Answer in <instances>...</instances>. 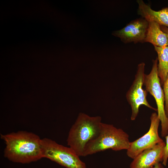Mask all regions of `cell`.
I'll return each instance as SVG.
<instances>
[{"label": "cell", "instance_id": "cell-1", "mask_svg": "<svg viewBox=\"0 0 168 168\" xmlns=\"http://www.w3.org/2000/svg\"><path fill=\"white\" fill-rule=\"evenodd\" d=\"M0 135L5 144L4 156L9 161L24 164L43 158L42 139L36 134L20 131Z\"/></svg>", "mask_w": 168, "mask_h": 168}, {"label": "cell", "instance_id": "cell-2", "mask_svg": "<svg viewBox=\"0 0 168 168\" xmlns=\"http://www.w3.org/2000/svg\"><path fill=\"white\" fill-rule=\"evenodd\" d=\"M101 118L90 116L80 113L71 127L67 139V145L79 156H83L87 143L98 134L100 129Z\"/></svg>", "mask_w": 168, "mask_h": 168}, {"label": "cell", "instance_id": "cell-3", "mask_svg": "<svg viewBox=\"0 0 168 168\" xmlns=\"http://www.w3.org/2000/svg\"><path fill=\"white\" fill-rule=\"evenodd\" d=\"M130 143L128 135L123 129L102 123L98 134L86 145L83 156L108 149L116 151L127 150Z\"/></svg>", "mask_w": 168, "mask_h": 168}, {"label": "cell", "instance_id": "cell-4", "mask_svg": "<svg viewBox=\"0 0 168 168\" xmlns=\"http://www.w3.org/2000/svg\"><path fill=\"white\" fill-rule=\"evenodd\" d=\"M43 157L66 168H86V164L70 147L57 143L51 139H42Z\"/></svg>", "mask_w": 168, "mask_h": 168}, {"label": "cell", "instance_id": "cell-5", "mask_svg": "<svg viewBox=\"0 0 168 168\" xmlns=\"http://www.w3.org/2000/svg\"><path fill=\"white\" fill-rule=\"evenodd\" d=\"M152 65L150 72L145 74L144 85L146 90L153 96L156 104L157 112L161 126V135L165 137L168 133V117L165 110V97L158 73L157 57L152 61Z\"/></svg>", "mask_w": 168, "mask_h": 168}, {"label": "cell", "instance_id": "cell-6", "mask_svg": "<svg viewBox=\"0 0 168 168\" xmlns=\"http://www.w3.org/2000/svg\"><path fill=\"white\" fill-rule=\"evenodd\" d=\"M145 64L142 62L138 64L133 82L128 91L126 97L131 109V120H134L137 117L140 106L144 105L157 111V109L151 106L147 100V92L142 86L145 75Z\"/></svg>", "mask_w": 168, "mask_h": 168}, {"label": "cell", "instance_id": "cell-7", "mask_svg": "<svg viewBox=\"0 0 168 168\" xmlns=\"http://www.w3.org/2000/svg\"><path fill=\"white\" fill-rule=\"evenodd\" d=\"M150 119V126L147 132L139 138L130 142L129 147L127 150V155L133 159L143 151L163 141L158 133L161 122L157 113H152Z\"/></svg>", "mask_w": 168, "mask_h": 168}, {"label": "cell", "instance_id": "cell-8", "mask_svg": "<svg viewBox=\"0 0 168 168\" xmlns=\"http://www.w3.org/2000/svg\"><path fill=\"white\" fill-rule=\"evenodd\" d=\"M148 22L141 17L131 21L122 29L113 31L112 34L119 38L125 44L145 42Z\"/></svg>", "mask_w": 168, "mask_h": 168}, {"label": "cell", "instance_id": "cell-9", "mask_svg": "<svg viewBox=\"0 0 168 168\" xmlns=\"http://www.w3.org/2000/svg\"><path fill=\"white\" fill-rule=\"evenodd\" d=\"M165 142H160L153 147L143 151L133 159L130 168H153L162 162Z\"/></svg>", "mask_w": 168, "mask_h": 168}, {"label": "cell", "instance_id": "cell-10", "mask_svg": "<svg viewBox=\"0 0 168 168\" xmlns=\"http://www.w3.org/2000/svg\"><path fill=\"white\" fill-rule=\"evenodd\" d=\"M138 5V13L148 21H153L160 26L168 27V7L156 11L142 0H137Z\"/></svg>", "mask_w": 168, "mask_h": 168}, {"label": "cell", "instance_id": "cell-11", "mask_svg": "<svg viewBox=\"0 0 168 168\" xmlns=\"http://www.w3.org/2000/svg\"><path fill=\"white\" fill-rule=\"evenodd\" d=\"M148 22V26L145 42L150 43L154 46H168V35L161 30L160 25L153 21Z\"/></svg>", "mask_w": 168, "mask_h": 168}, {"label": "cell", "instance_id": "cell-12", "mask_svg": "<svg viewBox=\"0 0 168 168\" xmlns=\"http://www.w3.org/2000/svg\"><path fill=\"white\" fill-rule=\"evenodd\" d=\"M157 54L158 73L161 86L168 75V46L163 47L154 46Z\"/></svg>", "mask_w": 168, "mask_h": 168}, {"label": "cell", "instance_id": "cell-13", "mask_svg": "<svg viewBox=\"0 0 168 168\" xmlns=\"http://www.w3.org/2000/svg\"><path fill=\"white\" fill-rule=\"evenodd\" d=\"M163 86L165 97V110L166 114L168 117V75Z\"/></svg>", "mask_w": 168, "mask_h": 168}, {"label": "cell", "instance_id": "cell-14", "mask_svg": "<svg viewBox=\"0 0 168 168\" xmlns=\"http://www.w3.org/2000/svg\"><path fill=\"white\" fill-rule=\"evenodd\" d=\"M166 138L165 146L164 149V154L162 164L166 166L168 159V133L165 137Z\"/></svg>", "mask_w": 168, "mask_h": 168}, {"label": "cell", "instance_id": "cell-15", "mask_svg": "<svg viewBox=\"0 0 168 168\" xmlns=\"http://www.w3.org/2000/svg\"><path fill=\"white\" fill-rule=\"evenodd\" d=\"M160 28L163 31L168 35V27L163 26H160Z\"/></svg>", "mask_w": 168, "mask_h": 168}, {"label": "cell", "instance_id": "cell-16", "mask_svg": "<svg viewBox=\"0 0 168 168\" xmlns=\"http://www.w3.org/2000/svg\"><path fill=\"white\" fill-rule=\"evenodd\" d=\"M153 168H164V167L160 163H159L156 164Z\"/></svg>", "mask_w": 168, "mask_h": 168}]
</instances>
